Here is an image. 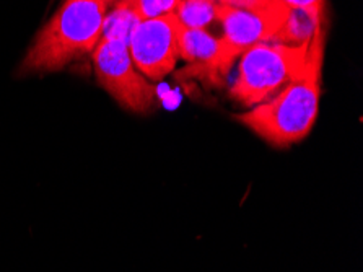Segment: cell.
I'll return each instance as SVG.
<instances>
[{
  "label": "cell",
  "mask_w": 363,
  "mask_h": 272,
  "mask_svg": "<svg viewBox=\"0 0 363 272\" xmlns=\"http://www.w3.org/2000/svg\"><path fill=\"white\" fill-rule=\"evenodd\" d=\"M324 43L326 40L316 44L310 64L298 79L251 111L236 114L235 119L274 147H289L303 141L315 126L320 109Z\"/></svg>",
  "instance_id": "6da1fadb"
},
{
  "label": "cell",
  "mask_w": 363,
  "mask_h": 272,
  "mask_svg": "<svg viewBox=\"0 0 363 272\" xmlns=\"http://www.w3.org/2000/svg\"><path fill=\"white\" fill-rule=\"evenodd\" d=\"M106 13L104 0H64L36 35L20 72H56L93 53L101 40Z\"/></svg>",
  "instance_id": "7a4b0ae2"
},
{
  "label": "cell",
  "mask_w": 363,
  "mask_h": 272,
  "mask_svg": "<svg viewBox=\"0 0 363 272\" xmlns=\"http://www.w3.org/2000/svg\"><path fill=\"white\" fill-rule=\"evenodd\" d=\"M321 40H326V30L318 33L308 46L259 43L246 49L241 54L238 77L230 95L247 108L266 102L303 74Z\"/></svg>",
  "instance_id": "3957f363"
},
{
  "label": "cell",
  "mask_w": 363,
  "mask_h": 272,
  "mask_svg": "<svg viewBox=\"0 0 363 272\" xmlns=\"http://www.w3.org/2000/svg\"><path fill=\"white\" fill-rule=\"evenodd\" d=\"M91 54L98 82L121 107L134 113L153 107L155 88L132 62L128 44L101 38Z\"/></svg>",
  "instance_id": "277c9868"
},
{
  "label": "cell",
  "mask_w": 363,
  "mask_h": 272,
  "mask_svg": "<svg viewBox=\"0 0 363 272\" xmlns=\"http://www.w3.org/2000/svg\"><path fill=\"white\" fill-rule=\"evenodd\" d=\"M179 20L174 13L142 20L129 40V54L137 70L147 79L162 80L173 72L179 58Z\"/></svg>",
  "instance_id": "5b68a950"
},
{
  "label": "cell",
  "mask_w": 363,
  "mask_h": 272,
  "mask_svg": "<svg viewBox=\"0 0 363 272\" xmlns=\"http://www.w3.org/2000/svg\"><path fill=\"white\" fill-rule=\"evenodd\" d=\"M289 7L274 4L264 10H243L218 4L217 20L222 25L223 41L236 58L259 43H271L289 15Z\"/></svg>",
  "instance_id": "8992f818"
},
{
  "label": "cell",
  "mask_w": 363,
  "mask_h": 272,
  "mask_svg": "<svg viewBox=\"0 0 363 272\" xmlns=\"http://www.w3.org/2000/svg\"><path fill=\"white\" fill-rule=\"evenodd\" d=\"M178 46L179 58L189 62V69L186 72L194 70V75L206 74L211 80H217L227 74L236 59L223 38L212 35L208 30L181 26Z\"/></svg>",
  "instance_id": "52a82bcc"
},
{
  "label": "cell",
  "mask_w": 363,
  "mask_h": 272,
  "mask_svg": "<svg viewBox=\"0 0 363 272\" xmlns=\"http://www.w3.org/2000/svg\"><path fill=\"white\" fill-rule=\"evenodd\" d=\"M324 21H326V13L290 9L284 25L280 26L276 38L271 43L285 44V46H308L315 40L318 33L326 30Z\"/></svg>",
  "instance_id": "ba28073f"
},
{
  "label": "cell",
  "mask_w": 363,
  "mask_h": 272,
  "mask_svg": "<svg viewBox=\"0 0 363 272\" xmlns=\"http://www.w3.org/2000/svg\"><path fill=\"white\" fill-rule=\"evenodd\" d=\"M114 9L104 16V26L101 38L106 40H116L129 46V40L134 33L135 26L139 25L140 18L135 15L130 5L125 0L114 2Z\"/></svg>",
  "instance_id": "9c48e42d"
},
{
  "label": "cell",
  "mask_w": 363,
  "mask_h": 272,
  "mask_svg": "<svg viewBox=\"0 0 363 272\" xmlns=\"http://www.w3.org/2000/svg\"><path fill=\"white\" fill-rule=\"evenodd\" d=\"M217 13V0H181L174 12L179 23L192 30H207L212 23L218 21Z\"/></svg>",
  "instance_id": "30bf717a"
},
{
  "label": "cell",
  "mask_w": 363,
  "mask_h": 272,
  "mask_svg": "<svg viewBox=\"0 0 363 272\" xmlns=\"http://www.w3.org/2000/svg\"><path fill=\"white\" fill-rule=\"evenodd\" d=\"M135 15L142 20L157 18V16L174 13L181 0H125Z\"/></svg>",
  "instance_id": "8fae6325"
},
{
  "label": "cell",
  "mask_w": 363,
  "mask_h": 272,
  "mask_svg": "<svg viewBox=\"0 0 363 272\" xmlns=\"http://www.w3.org/2000/svg\"><path fill=\"white\" fill-rule=\"evenodd\" d=\"M220 5L243 10H264L272 7L279 0H217Z\"/></svg>",
  "instance_id": "7c38bea8"
},
{
  "label": "cell",
  "mask_w": 363,
  "mask_h": 272,
  "mask_svg": "<svg viewBox=\"0 0 363 272\" xmlns=\"http://www.w3.org/2000/svg\"><path fill=\"white\" fill-rule=\"evenodd\" d=\"M279 2L289 9H301L316 13H326V0H279Z\"/></svg>",
  "instance_id": "4fadbf2b"
},
{
  "label": "cell",
  "mask_w": 363,
  "mask_h": 272,
  "mask_svg": "<svg viewBox=\"0 0 363 272\" xmlns=\"http://www.w3.org/2000/svg\"><path fill=\"white\" fill-rule=\"evenodd\" d=\"M104 2H106V4H108V7H109V5L114 4V2H118V0H104Z\"/></svg>",
  "instance_id": "5bb4252c"
}]
</instances>
